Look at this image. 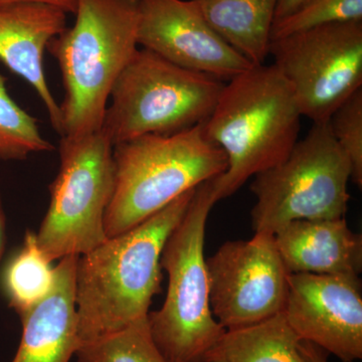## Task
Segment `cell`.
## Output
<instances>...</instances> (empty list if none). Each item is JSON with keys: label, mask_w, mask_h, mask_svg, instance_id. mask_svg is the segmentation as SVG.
<instances>
[{"label": "cell", "mask_w": 362, "mask_h": 362, "mask_svg": "<svg viewBox=\"0 0 362 362\" xmlns=\"http://www.w3.org/2000/svg\"><path fill=\"white\" fill-rule=\"evenodd\" d=\"M195 189L78 256L75 300L81 344L147 318L152 299L161 292L162 250Z\"/></svg>", "instance_id": "1"}, {"label": "cell", "mask_w": 362, "mask_h": 362, "mask_svg": "<svg viewBox=\"0 0 362 362\" xmlns=\"http://www.w3.org/2000/svg\"><path fill=\"white\" fill-rule=\"evenodd\" d=\"M225 84L204 124L207 139L225 152L228 168L214 180L216 202L285 160L298 141L302 114L277 66H254Z\"/></svg>", "instance_id": "2"}, {"label": "cell", "mask_w": 362, "mask_h": 362, "mask_svg": "<svg viewBox=\"0 0 362 362\" xmlns=\"http://www.w3.org/2000/svg\"><path fill=\"white\" fill-rule=\"evenodd\" d=\"M76 21L47 45L58 62L65 96L63 136L101 130L112 88L139 49L138 0H78Z\"/></svg>", "instance_id": "3"}, {"label": "cell", "mask_w": 362, "mask_h": 362, "mask_svg": "<svg viewBox=\"0 0 362 362\" xmlns=\"http://www.w3.org/2000/svg\"><path fill=\"white\" fill-rule=\"evenodd\" d=\"M114 192L107 238L140 225L176 199L225 173V152L204 124L171 135H145L113 146Z\"/></svg>", "instance_id": "4"}, {"label": "cell", "mask_w": 362, "mask_h": 362, "mask_svg": "<svg viewBox=\"0 0 362 362\" xmlns=\"http://www.w3.org/2000/svg\"><path fill=\"white\" fill-rule=\"evenodd\" d=\"M214 180L197 187L162 250L168 293L161 308L149 312L147 322L166 362H204L226 332L211 312L204 258L207 218L216 202Z\"/></svg>", "instance_id": "5"}, {"label": "cell", "mask_w": 362, "mask_h": 362, "mask_svg": "<svg viewBox=\"0 0 362 362\" xmlns=\"http://www.w3.org/2000/svg\"><path fill=\"white\" fill-rule=\"evenodd\" d=\"M223 80L138 49L112 88L102 132L113 146L145 135H171L206 122Z\"/></svg>", "instance_id": "6"}, {"label": "cell", "mask_w": 362, "mask_h": 362, "mask_svg": "<svg viewBox=\"0 0 362 362\" xmlns=\"http://www.w3.org/2000/svg\"><path fill=\"white\" fill-rule=\"evenodd\" d=\"M351 164L338 146L329 123H313L284 161L255 176V233L274 235L295 221L344 218Z\"/></svg>", "instance_id": "7"}, {"label": "cell", "mask_w": 362, "mask_h": 362, "mask_svg": "<svg viewBox=\"0 0 362 362\" xmlns=\"http://www.w3.org/2000/svg\"><path fill=\"white\" fill-rule=\"evenodd\" d=\"M59 168L37 235L49 262L82 256L108 238L105 214L114 192L113 145L102 130L61 137Z\"/></svg>", "instance_id": "8"}, {"label": "cell", "mask_w": 362, "mask_h": 362, "mask_svg": "<svg viewBox=\"0 0 362 362\" xmlns=\"http://www.w3.org/2000/svg\"><path fill=\"white\" fill-rule=\"evenodd\" d=\"M302 116L326 122L362 89V21L317 26L272 40L270 52Z\"/></svg>", "instance_id": "9"}, {"label": "cell", "mask_w": 362, "mask_h": 362, "mask_svg": "<svg viewBox=\"0 0 362 362\" xmlns=\"http://www.w3.org/2000/svg\"><path fill=\"white\" fill-rule=\"evenodd\" d=\"M209 303L226 330L261 322L284 311L290 273L271 233L226 242L206 259Z\"/></svg>", "instance_id": "10"}, {"label": "cell", "mask_w": 362, "mask_h": 362, "mask_svg": "<svg viewBox=\"0 0 362 362\" xmlns=\"http://www.w3.org/2000/svg\"><path fill=\"white\" fill-rule=\"evenodd\" d=\"M300 339L343 362L362 358V287L358 275H289L283 311Z\"/></svg>", "instance_id": "11"}, {"label": "cell", "mask_w": 362, "mask_h": 362, "mask_svg": "<svg viewBox=\"0 0 362 362\" xmlns=\"http://www.w3.org/2000/svg\"><path fill=\"white\" fill-rule=\"evenodd\" d=\"M137 42L170 63L230 80L254 65L221 39L194 0H138Z\"/></svg>", "instance_id": "12"}, {"label": "cell", "mask_w": 362, "mask_h": 362, "mask_svg": "<svg viewBox=\"0 0 362 362\" xmlns=\"http://www.w3.org/2000/svg\"><path fill=\"white\" fill-rule=\"evenodd\" d=\"M66 16L62 9L45 4L0 6V61L32 86L61 137V109L47 85L44 57L49 42L66 28Z\"/></svg>", "instance_id": "13"}, {"label": "cell", "mask_w": 362, "mask_h": 362, "mask_svg": "<svg viewBox=\"0 0 362 362\" xmlns=\"http://www.w3.org/2000/svg\"><path fill=\"white\" fill-rule=\"evenodd\" d=\"M78 256L59 259L51 292L20 316L23 337L11 362H70L81 346L75 300Z\"/></svg>", "instance_id": "14"}, {"label": "cell", "mask_w": 362, "mask_h": 362, "mask_svg": "<svg viewBox=\"0 0 362 362\" xmlns=\"http://www.w3.org/2000/svg\"><path fill=\"white\" fill-rule=\"evenodd\" d=\"M274 237L290 274H361L362 235L350 230L344 218L292 221Z\"/></svg>", "instance_id": "15"}, {"label": "cell", "mask_w": 362, "mask_h": 362, "mask_svg": "<svg viewBox=\"0 0 362 362\" xmlns=\"http://www.w3.org/2000/svg\"><path fill=\"white\" fill-rule=\"evenodd\" d=\"M214 32L254 66L270 52L278 0H194Z\"/></svg>", "instance_id": "16"}, {"label": "cell", "mask_w": 362, "mask_h": 362, "mask_svg": "<svg viewBox=\"0 0 362 362\" xmlns=\"http://www.w3.org/2000/svg\"><path fill=\"white\" fill-rule=\"evenodd\" d=\"M300 341L281 312L261 322L226 330L209 358L218 357L226 362H305Z\"/></svg>", "instance_id": "17"}, {"label": "cell", "mask_w": 362, "mask_h": 362, "mask_svg": "<svg viewBox=\"0 0 362 362\" xmlns=\"http://www.w3.org/2000/svg\"><path fill=\"white\" fill-rule=\"evenodd\" d=\"M28 230L23 245L7 259L0 273V291L18 316L42 301L54 283V267Z\"/></svg>", "instance_id": "18"}, {"label": "cell", "mask_w": 362, "mask_h": 362, "mask_svg": "<svg viewBox=\"0 0 362 362\" xmlns=\"http://www.w3.org/2000/svg\"><path fill=\"white\" fill-rule=\"evenodd\" d=\"M0 74V160L21 161L30 154L54 151L40 133L37 120L14 102Z\"/></svg>", "instance_id": "19"}, {"label": "cell", "mask_w": 362, "mask_h": 362, "mask_svg": "<svg viewBox=\"0 0 362 362\" xmlns=\"http://www.w3.org/2000/svg\"><path fill=\"white\" fill-rule=\"evenodd\" d=\"M76 362H166L150 334L147 318L82 343Z\"/></svg>", "instance_id": "20"}, {"label": "cell", "mask_w": 362, "mask_h": 362, "mask_svg": "<svg viewBox=\"0 0 362 362\" xmlns=\"http://www.w3.org/2000/svg\"><path fill=\"white\" fill-rule=\"evenodd\" d=\"M362 21V0H305L294 13L274 23L271 42L317 26Z\"/></svg>", "instance_id": "21"}, {"label": "cell", "mask_w": 362, "mask_h": 362, "mask_svg": "<svg viewBox=\"0 0 362 362\" xmlns=\"http://www.w3.org/2000/svg\"><path fill=\"white\" fill-rule=\"evenodd\" d=\"M329 127L338 146L351 164L352 182L362 185V89L357 90L330 116Z\"/></svg>", "instance_id": "22"}, {"label": "cell", "mask_w": 362, "mask_h": 362, "mask_svg": "<svg viewBox=\"0 0 362 362\" xmlns=\"http://www.w3.org/2000/svg\"><path fill=\"white\" fill-rule=\"evenodd\" d=\"M16 4H39L57 7L66 13H75L78 0H0V6Z\"/></svg>", "instance_id": "23"}, {"label": "cell", "mask_w": 362, "mask_h": 362, "mask_svg": "<svg viewBox=\"0 0 362 362\" xmlns=\"http://www.w3.org/2000/svg\"><path fill=\"white\" fill-rule=\"evenodd\" d=\"M299 349L305 362H327L323 350L313 343L301 340L299 343Z\"/></svg>", "instance_id": "24"}, {"label": "cell", "mask_w": 362, "mask_h": 362, "mask_svg": "<svg viewBox=\"0 0 362 362\" xmlns=\"http://www.w3.org/2000/svg\"><path fill=\"white\" fill-rule=\"evenodd\" d=\"M304 1L305 0H278L274 23L287 18L288 16L294 13Z\"/></svg>", "instance_id": "25"}, {"label": "cell", "mask_w": 362, "mask_h": 362, "mask_svg": "<svg viewBox=\"0 0 362 362\" xmlns=\"http://www.w3.org/2000/svg\"><path fill=\"white\" fill-rule=\"evenodd\" d=\"M6 244V218L4 214V206H2L1 194H0V261L4 256Z\"/></svg>", "instance_id": "26"}, {"label": "cell", "mask_w": 362, "mask_h": 362, "mask_svg": "<svg viewBox=\"0 0 362 362\" xmlns=\"http://www.w3.org/2000/svg\"><path fill=\"white\" fill-rule=\"evenodd\" d=\"M204 362H226L223 361V359L218 358V357H211V358L207 359V361Z\"/></svg>", "instance_id": "27"}]
</instances>
